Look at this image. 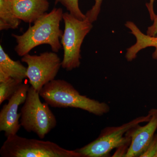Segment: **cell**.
I'll list each match as a JSON object with an SVG mask.
<instances>
[{"instance_id": "6da1fadb", "label": "cell", "mask_w": 157, "mask_h": 157, "mask_svg": "<svg viewBox=\"0 0 157 157\" xmlns=\"http://www.w3.org/2000/svg\"><path fill=\"white\" fill-rule=\"evenodd\" d=\"M63 9L54 8L49 13H46L29 26L27 30L21 35L12 34V36L17 44L14 48L19 56L29 53L33 48L42 44L50 45L54 52H58L62 47L60 41L63 31L60 23L63 17Z\"/></svg>"}, {"instance_id": "7a4b0ae2", "label": "cell", "mask_w": 157, "mask_h": 157, "mask_svg": "<svg viewBox=\"0 0 157 157\" xmlns=\"http://www.w3.org/2000/svg\"><path fill=\"white\" fill-rule=\"evenodd\" d=\"M41 98L51 107L78 108L101 116L109 112V105L104 102L82 95L72 85L62 79H54L39 92Z\"/></svg>"}, {"instance_id": "3957f363", "label": "cell", "mask_w": 157, "mask_h": 157, "mask_svg": "<svg viewBox=\"0 0 157 157\" xmlns=\"http://www.w3.org/2000/svg\"><path fill=\"white\" fill-rule=\"evenodd\" d=\"M2 157H83L76 151L62 147L50 141L21 137H7L0 149Z\"/></svg>"}, {"instance_id": "277c9868", "label": "cell", "mask_w": 157, "mask_h": 157, "mask_svg": "<svg viewBox=\"0 0 157 157\" xmlns=\"http://www.w3.org/2000/svg\"><path fill=\"white\" fill-rule=\"evenodd\" d=\"M40 97L39 93L30 86L21 109L20 122L26 132H34L43 139L56 126L57 121L49 105L41 102Z\"/></svg>"}, {"instance_id": "5b68a950", "label": "cell", "mask_w": 157, "mask_h": 157, "mask_svg": "<svg viewBox=\"0 0 157 157\" xmlns=\"http://www.w3.org/2000/svg\"><path fill=\"white\" fill-rule=\"evenodd\" d=\"M151 118V113L149 111L147 115L137 117L120 126L105 128L97 139L75 151L83 157H108L113 149L131 143L129 131L137 125L147 122Z\"/></svg>"}, {"instance_id": "8992f818", "label": "cell", "mask_w": 157, "mask_h": 157, "mask_svg": "<svg viewBox=\"0 0 157 157\" xmlns=\"http://www.w3.org/2000/svg\"><path fill=\"white\" fill-rule=\"evenodd\" d=\"M63 19L65 28L60 41L64 51L62 67L71 71L80 66L81 45L93 25L86 18L78 19L69 12L63 13Z\"/></svg>"}, {"instance_id": "52a82bcc", "label": "cell", "mask_w": 157, "mask_h": 157, "mask_svg": "<svg viewBox=\"0 0 157 157\" xmlns=\"http://www.w3.org/2000/svg\"><path fill=\"white\" fill-rule=\"evenodd\" d=\"M21 61L28 65L27 78L31 86L39 93L46 84L55 79L62 61L55 52H45L39 55L28 53L22 56Z\"/></svg>"}, {"instance_id": "ba28073f", "label": "cell", "mask_w": 157, "mask_h": 157, "mask_svg": "<svg viewBox=\"0 0 157 157\" xmlns=\"http://www.w3.org/2000/svg\"><path fill=\"white\" fill-rule=\"evenodd\" d=\"M29 87L28 84L23 83L1 109L0 131L5 132L6 137L16 135L21 127L19 121L21 114L17 111L19 106L25 102Z\"/></svg>"}, {"instance_id": "9c48e42d", "label": "cell", "mask_w": 157, "mask_h": 157, "mask_svg": "<svg viewBox=\"0 0 157 157\" xmlns=\"http://www.w3.org/2000/svg\"><path fill=\"white\" fill-rule=\"evenodd\" d=\"M149 111L151 118L146 124L137 125L128 131L131 142L126 157H140L154 137L157 129V108Z\"/></svg>"}, {"instance_id": "30bf717a", "label": "cell", "mask_w": 157, "mask_h": 157, "mask_svg": "<svg viewBox=\"0 0 157 157\" xmlns=\"http://www.w3.org/2000/svg\"><path fill=\"white\" fill-rule=\"evenodd\" d=\"M14 15L25 22L32 23L46 13L48 0H11Z\"/></svg>"}, {"instance_id": "8fae6325", "label": "cell", "mask_w": 157, "mask_h": 157, "mask_svg": "<svg viewBox=\"0 0 157 157\" xmlns=\"http://www.w3.org/2000/svg\"><path fill=\"white\" fill-rule=\"evenodd\" d=\"M125 26L131 30L136 39V43L127 49L126 53V58L129 62L132 61L136 58L137 54L140 51L144 48L149 47H154L155 48L154 52L152 54V58L157 60V37H152L145 35L140 31L132 21H127Z\"/></svg>"}, {"instance_id": "7c38bea8", "label": "cell", "mask_w": 157, "mask_h": 157, "mask_svg": "<svg viewBox=\"0 0 157 157\" xmlns=\"http://www.w3.org/2000/svg\"><path fill=\"white\" fill-rule=\"evenodd\" d=\"M27 78V68L19 61H14L0 45V82L10 78L23 81Z\"/></svg>"}, {"instance_id": "4fadbf2b", "label": "cell", "mask_w": 157, "mask_h": 157, "mask_svg": "<svg viewBox=\"0 0 157 157\" xmlns=\"http://www.w3.org/2000/svg\"><path fill=\"white\" fill-rule=\"evenodd\" d=\"M21 21L13 13L11 0H0V30L17 29Z\"/></svg>"}, {"instance_id": "5bb4252c", "label": "cell", "mask_w": 157, "mask_h": 157, "mask_svg": "<svg viewBox=\"0 0 157 157\" xmlns=\"http://www.w3.org/2000/svg\"><path fill=\"white\" fill-rule=\"evenodd\" d=\"M23 84V81L10 78L0 82V104L9 100Z\"/></svg>"}, {"instance_id": "9a60e30c", "label": "cell", "mask_w": 157, "mask_h": 157, "mask_svg": "<svg viewBox=\"0 0 157 157\" xmlns=\"http://www.w3.org/2000/svg\"><path fill=\"white\" fill-rule=\"evenodd\" d=\"M78 0H55V4L60 3L64 6L70 14L78 19L83 20L86 18L78 6Z\"/></svg>"}, {"instance_id": "2e32d148", "label": "cell", "mask_w": 157, "mask_h": 157, "mask_svg": "<svg viewBox=\"0 0 157 157\" xmlns=\"http://www.w3.org/2000/svg\"><path fill=\"white\" fill-rule=\"evenodd\" d=\"M102 1L103 0H95V3L92 8L85 14L86 19L92 23L98 19V15L101 11Z\"/></svg>"}, {"instance_id": "e0dca14e", "label": "cell", "mask_w": 157, "mask_h": 157, "mask_svg": "<svg viewBox=\"0 0 157 157\" xmlns=\"http://www.w3.org/2000/svg\"><path fill=\"white\" fill-rule=\"evenodd\" d=\"M140 157H157V134H155L148 147Z\"/></svg>"}, {"instance_id": "ac0fdd59", "label": "cell", "mask_w": 157, "mask_h": 157, "mask_svg": "<svg viewBox=\"0 0 157 157\" xmlns=\"http://www.w3.org/2000/svg\"><path fill=\"white\" fill-rule=\"evenodd\" d=\"M131 143H128L116 148V151L112 157H124L126 155Z\"/></svg>"}, {"instance_id": "d6986e66", "label": "cell", "mask_w": 157, "mask_h": 157, "mask_svg": "<svg viewBox=\"0 0 157 157\" xmlns=\"http://www.w3.org/2000/svg\"><path fill=\"white\" fill-rule=\"evenodd\" d=\"M153 21V24L147 29V35L150 36L157 37V15Z\"/></svg>"}, {"instance_id": "ffe728a7", "label": "cell", "mask_w": 157, "mask_h": 157, "mask_svg": "<svg viewBox=\"0 0 157 157\" xmlns=\"http://www.w3.org/2000/svg\"><path fill=\"white\" fill-rule=\"evenodd\" d=\"M155 0H150L149 2L147 3L146 6L148 9L149 13L151 19L152 21L154 20L155 18L156 15L155 14L154 11V3Z\"/></svg>"}]
</instances>
